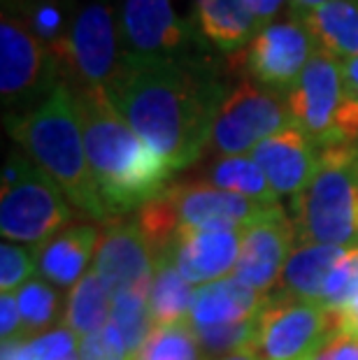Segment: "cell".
Segmentation results:
<instances>
[{
	"label": "cell",
	"mask_w": 358,
	"mask_h": 360,
	"mask_svg": "<svg viewBox=\"0 0 358 360\" xmlns=\"http://www.w3.org/2000/svg\"><path fill=\"white\" fill-rule=\"evenodd\" d=\"M40 263L37 247H24L17 242H3L0 247V290L17 293V290L33 279Z\"/></svg>",
	"instance_id": "1f68e13d"
},
{
	"label": "cell",
	"mask_w": 358,
	"mask_h": 360,
	"mask_svg": "<svg viewBox=\"0 0 358 360\" xmlns=\"http://www.w3.org/2000/svg\"><path fill=\"white\" fill-rule=\"evenodd\" d=\"M135 224H138L144 242H147L151 256H154V263L158 258L172 254L177 237L181 233V228H184L167 188L161 195H156L154 200L144 202L140 207Z\"/></svg>",
	"instance_id": "484cf974"
},
{
	"label": "cell",
	"mask_w": 358,
	"mask_h": 360,
	"mask_svg": "<svg viewBox=\"0 0 358 360\" xmlns=\"http://www.w3.org/2000/svg\"><path fill=\"white\" fill-rule=\"evenodd\" d=\"M98 231L91 224H75L63 228L51 240L37 247L40 251V263L37 272L54 286L72 288L84 274L91 256H96L98 247Z\"/></svg>",
	"instance_id": "d6986e66"
},
{
	"label": "cell",
	"mask_w": 358,
	"mask_h": 360,
	"mask_svg": "<svg viewBox=\"0 0 358 360\" xmlns=\"http://www.w3.org/2000/svg\"><path fill=\"white\" fill-rule=\"evenodd\" d=\"M79 360H128L126 342L117 326L108 323L103 330L79 340Z\"/></svg>",
	"instance_id": "836d02e7"
},
{
	"label": "cell",
	"mask_w": 358,
	"mask_h": 360,
	"mask_svg": "<svg viewBox=\"0 0 358 360\" xmlns=\"http://www.w3.org/2000/svg\"><path fill=\"white\" fill-rule=\"evenodd\" d=\"M17 302L21 311L24 335L33 337L44 328H49L58 316V295L56 290L42 279H30L17 290Z\"/></svg>",
	"instance_id": "4dcf8cb0"
},
{
	"label": "cell",
	"mask_w": 358,
	"mask_h": 360,
	"mask_svg": "<svg viewBox=\"0 0 358 360\" xmlns=\"http://www.w3.org/2000/svg\"><path fill=\"white\" fill-rule=\"evenodd\" d=\"M77 3L79 0H24L17 10L7 14L21 17L49 49H54L65 40Z\"/></svg>",
	"instance_id": "83f0119b"
},
{
	"label": "cell",
	"mask_w": 358,
	"mask_h": 360,
	"mask_svg": "<svg viewBox=\"0 0 358 360\" xmlns=\"http://www.w3.org/2000/svg\"><path fill=\"white\" fill-rule=\"evenodd\" d=\"M70 91L91 172L112 217L119 219L161 195L170 165L128 126L110 91L105 86Z\"/></svg>",
	"instance_id": "7a4b0ae2"
},
{
	"label": "cell",
	"mask_w": 358,
	"mask_h": 360,
	"mask_svg": "<svg viewBox=\"0 0 358 360\" xmlns=\"http://www.w3.org/2000/svg\"><path fill=\"white\" fill-rule=\"evenodd\" d=\"M242 247V228L203 226L181 228L172 258L179 274L188 283L205 286L210 281L231 277Z\"/></svg>",
	"instance_id": "2e32d148"
},
{
	"label": "cell",
	"mask_w": 358,
	"mask_h": 360,
	"mask_svg": "<svg viewBox=\"0 0 358 360\" xmlns=\"http://www.w3.org/2000/svg\"><path fill=\"white\" fill-rule=\"evenodd\" d=\"M268 300L270 295L258 293L256 288L247 286L242 279L231 274V277L210 281L193 290L186 323L191 328L242 323V321L261 316Z\"/></svg>",
	"instance_id": "ac0fdd59"
},
{
	"label": "cell",
	"mask_w": 358,
	"mask_h": 360,
	"mask_svg": "<svg viewBox=\"0 0 358 360\" xmlns=\"http://www.w3.org/2000/svg\"><path fill=\"white\" fill-rule=\"evenodd\" d=\"M196 28L212 47L238 51L258 33L247 0H193Z\"/></svg>",
	"instance_id": "44dd1931"
},
{
	"label": "cell",
	"mask_w": 358,
	"mask_h": 360,
	"mask_svg": "<svg viewBox=\"0 0 358 360\" xmlns=\"http://www.w3.org/2000/svg\"><path fill=\"white\" fill-rule=\"evenodd\" d=\"M345 98L347 94L340 60L317 49L300 79L284 96V103L291 124L298 126L321 149L331 144L335 117H338Z\"/></svg>",
	"instance_id": "7c38bea8"
},
{
	"label": "cell",
	"mask_w": 358,
	"mask_h": 360,
	"mask_svg": "<svg viewBox=\"0 0 358 360\" xmlns=\"http://www.w3.org/2000/svg\"><path fill=\"white\" fill-rule=\"evenodd\" d=\"M219 360H261V358H258L251 349H247V351H238V354L224 356V358H219Z\"/></svg>",
	"instance_id": "7bdbcfd3"
},
{
	"label": "cell",
	"mask_w": 358,
	"mask_h": 360,
	"mask_svg": "<svg viewBox=\"0 0 358 360\" xmlns=\"http://www.w3.org/2000/svg\"><path fill=\"white\" fill-rule=\"evenodd\" d=\"M184 228L203 226H233L247 228L270 214L279 212V205L249 200L245 195L212 186L210 181L177 184L167 188Z\"/></svg>",
	"instance_id": "9a60e30c"
},
{
	"label": "cell",
	"mask_w": 358,
	"mask_h": 360,
	"mask_svg": "<svg viewBox=\"0 0 358 360\" xmlns=\"http://www.w3.org/2000/svg\"><path fill=\"white\" fill-rule=\"evenodd\" d=\"M300 21L309 30L317 49L338 60L358 56V0H331L300 17Z\"/></svg>",
	"instance_id": "7402d4cb"
},
{
	"label": "cell",
	"mask_w": 358,
	"mask_h": 360,
	"mask_svg": "<svg viewBox=\"0 0 358 360\" xmlns=\"http://www.w3.org/2000/svg\"><path fill=\"white\" fill-rule=\"evenodd\" d=\"M356 151H358V142H356Z\"/></svg>",
	"instance_id": "7dc6e473"
},
{
	"label": "cell",
	"mask_w": 358,
	"mask_h": 360,
	"mask_svg": "<svg viewBox=\"0 0 358 360\" xmlns=\"http://www.w3.org/2000/svg\"><path fill=\"white\" fill-rule=\"evenodd\" d=\"M312 360H331V358H328V351H326V347H324L321 351H319V354H317L314 358H312Z\"/></svg>",
	"instance_id": "f6af8a7d"
},
{
	"label": "cell",
	"mask_w": 358,
	"mask_h": 360,
	"mask_svg": "<svg viewBox=\"0 0 358 360\" xmlns=\"http://www.w3.org/2000/svg\"><path fill=\"white\" fill-rule=\"evenodd\" d=\"M200 349L203 360H219L224 356L238 354V351H254L258 335V319L242 321V323H228L215 328H191Z\"/></svg>",
	"instance_id": "f1b7e54d"
},
{
	"label": "cell",
	"mask_w": 358,
	"mask_h": 360,
	"mask_svg": "<svg viewBox=\"0 0 358 360\" xmlns=\"http://www.w3.org/2000/svg\"><path fill=\"white\" fill-rule=\"evenodd\" d=\"M295 228L293 221L279 210L256 224L242 228L240 258L235 265V277L258 293L270 295L279 283L281 270L293 249Z\"/></svg>",
	"instance_id": "5bb4252c"
},
{
	"label": "cell",
	"mask_w": 358,
	"mask_h": 360,
	"mask_svg": "<svg viewBox=\"0 0 358 360\" xmlns=\"http://www.w3.org/2000/svg\"><path fill=\"white\" fill-rule=\"evenodd\" d=\"M51 53L65 86L110 89L124 65L119 21L110 0H79L65 40Z\"/></svg>",
	"instance_id": "8992f818"
},
{
	"label": "cell",
	"mask_w": 358,
	"mask_h": 360,
	"mask_svg": "<svg viewBox=\"0 0 358 360\" xmlns=\"http://www.w3.org/2000/svg\"><path fill=\"white\" fill-rule=\"evenodd\" d=\"M128 121L170 170H184L212 140L226 86L210 60L126 58L108 89Z\"/></svg>",
	"instance_id": "6da1fadb"
},
{
	"label": "cell",
	"mask_w": 358,
	"mask_h": 360,
	"mask_svg": "<svg viewBox=\"0 0 358 360\" xmlns=\"http://www.w3.org/2000/svg\"><path fill=\"white\" fill-rule=\"evenodd\" d=\"M317 44L300 19H281L263 26L242 49L228 58L233 72L258 86L286 96L300 79Z\"/></svg>",
	"instance_id": "ba28073f"
},
{
	"label": "cell",
	"mask_w": 358,
	"mask_h": 360,
	"mask_svg": "<svg viewBox=\"0 0 358 360\" xmlns=\"http://www.w3.org/2000/svg\"><path fill=\"white\" fill-rule=\"evenodd\" d=\"M331 360H358V337L349 333H335L326 344Z\"/></svg>",
	"instance_id": "8d00e7d4"
},
{
	"label": "cell",
	"mask_w": 358,
	"mask_h": 360,
	"mask_svg": "<svg viewBox=\"0 0 358 360\" xmlns=\"http://www.w3.org/2000/svg\"><path fill=\"white\" fill-rule=\"evenodd\" d=\"M340 68H342V82H345V94L358 101V56L340 60Z\"/></svg>",
	"instance_id": "60d3db41"
},
{
	"label": "cell",
	"mask_w": 358,
	"mask_h": 360,
	"mask_svg": "<svg viewBox=\"0 0 358 360\" xmlns=\"http://www.w3.org/2000/svg\"><path fill=\"white\" fill-rule=\"evenodd\" d=\"M335 335L331 309L309 300L270 297L258 316L254 354L261 360H312Z\"/></svg>",
	"instance_id": "30bf717a"
},
{
	"label": "cell",
	"mask_w": 358,
	"mask_h": 360,
	"mask_svg": "<svg viewBox=\"0 0 358 360\" xmlns=\"http://www.w3.org/2000/svg\"><path fill=\"white\" fill-rule=\"evenodd\" d=\"M356 144H331L319 149L314 179L298 198H293V228L298 242L356 247Z\"/></svg>",
	"instance_id": "277c9868"
},
{
	"label": "cell",
	"mask_w": 358,
	"mask_h": 360,
	"mask_svg": "<svg viewBox=\"0 0 358 360\" xmlns=\"http://www.w3.org/2000/svg\"><path fill=\"white\" fill-rule=\"evenodd\" d=\"M110 323L117 326V330L124 337L128 360H135L154 328L149 309V288H131L112 295Z\"/></svg>",
	"instance_id": "4316f807"
},
{
	"label": "cell",
	"mask_w": 358,
	"mask_h": 360,
	"mask_svg": "<svg viewBox=\"0 0 358 360\" xmlns=\"http://www.w3.org/2000/svg\"><path fill=\"white\" fill-rule=\"evenodd\" d=\"M291 3V12H293V17H305V14H309V12H314L319 10L321 5L326 3H331V0H288Z\"/></svg>",
	"instance_id": "b9f144b4"
},
{
	"label": "cell",
	"mask_w": 358,
	"mask_h": 360,
	"mask_svg": "<svg viewBox=\"0 0 358 360\" xmlns=\"http://www.w3.org/2000/svg\"><path fill=\"white\" fill-rule=\"evenodd\" d=\"M358 293V244L345 249V254L333 267L324 283L321 302L326 309H342Z\"/></svg>",
	"instance_id": "d6a6232c"
},
{
	"label": "cell",
	"mask_w": 358,
	"mask_h": 360,
	"mask_svg": "<svg viewBox=\"0 0 358 360\" xmlns=\"http://www.w3.org/2000/svg\"><path fill=\"white\" fill-rule=\"evenodd\" d=\"M105 226L108 228L96 247L94 270L110 295L131 288H149L154 279V256L138 224L128 219H114Z\"/></svg>",
	"instance_id": "4fadbf2b"
},
{
	"label": "cell",
	"mask_w": 358,
	"mask_h": 360,
	"mask_svg": "<svg viewBox=\"0 0 358 360\" xmlns=\"http://www.w3.org/2000/svg\"><path fill=\"white\" fill-rule=\"evenodd\" d=\"M249 156L263 170L277 198H298L319 170V147L293 124L263 140Z\"/></svg>",
	"instance_id": "e0dca14e"
},
{
	"label": "cell",
	"mask_w": 358,
	"mask_h": 360,
	"mask_svg": "<svg viewBox=\"0 0 358 360\" xmlns=\"http://www.w3.org/2000/svg\"><path fill=\"white\" fill-rule=\"evenodd\" d=\"M191 297V283L179 274L172 254L158 258L154 263V279L149 286V309L154 326L186 323Z\"/></svg>",
	"instance_id": "cb8c5ba5"
},
{
	"label": "cell",
	"mask_w": 358,
	"mask_h": 360,
	"mask_svg": "<svg viewBox=\"0 0 358 360\" xmlns=\"http://www.w3.org/2000/svg\"><path fill=\"white\" fill-rule=\"evenodd\" d=\"M33 351L37 360H63L77 354V335L70 328H56L33 340Z\"/></svg>",
	"instance_id": "e575fe53"
},
{
	"label": "cell",
	"mask_w": 358,
	"mask_h": 360,
	"mask_svg": "<svg viewBox=\"0 0 358 360\" xmlns=\"http://www.w3.org/2000/svg\"><path fill=\"white\" fill-rule=\"evenodd\" d=\"M110 314H112V295L105 288L101 277H98V272L91 267L70 288V293H68L63 323L79 340H84V337L103 330L110 323Z\"/></svg>",
	"instance_id": "603a6c76"
},
{
	"label": "cell",
	"mask_w": 358,
	"mask_h": 360,
	"mask_svg": "<svg viewBox=\"0 0 358 360\" xmlns=\"http://www.w3.org/2000/svg\"><path fill=\"white\" fill-rule=\"evenodd\" d=\"M335 333H349L358 337V293L349 304L342 309H331Z\"/></svg>",
	"instance_id": "74e56055"
},
{
	"label": "cell",
	"mask_w": 358,
	"mask_h": 360,
	"mask_svg": "<svg viewBox=\"0 0 358 360\" xmlns=\"http://www.w3.org/2000/svg\"><path fill=\"white\" fill-rule=\"evenodd\" d=\"M0 360H37L33 351V340H14L3 342Z\"/></svg>",
	"instance_id": "ab89813d"
},
{
	"label": "cell",
	"mask_w": 358,
	"mask_h": 360,
	"mask_svg": "<svg viewBox=\"0 0 358 360\" xmlns=\"http://www.w3.org/2000/svg\"><path fill=\"white\" fill-rule=\"evenodd\" d=\"M284 3L286 0H247L249 10H251V14H254V19L258 24V30H261L263 26L272 24V19L279 14Z\"/></svg>",
	"instance_id": "f35d334b"
},
{
	"label": "cell",
	"mask_w": 358,
	"mask_h": 360,
	"mask_svg": "<svg viewBox=\"0 0 358 360\" xmlns=\"http://www.w3.org/2000/svg\"><path fill=\"white\" fill-rule=\"evenodd\" d=\"M60 70L51 49L17 14L0 21V98L5 119L24 117L54 94Z\"/></svg>",
	"instance_id": "52a82bcc"
},
{
	"label": "cell",
	"mask_w": 358,
	"mask_h": 360,
	"mask_svg": "<svg viewBox=\"0 0 358 360\" xmlns=\"http://www.w3.org/2000/svg\"><path fill=\"white\" fill-rule=\"evenodd\" d=\"M24 0H3V12H14Z\"/></svg>",
	"instance_id": "ee69618b"
},
{
	"label": "cell",
	"mask_w": 358,
	"mask_h": 360,
	"mask_svg": "<svg viewBox=\"0 0 358 360\" xmlns=\"http://www.w3.org/2000/svg\"><path fill=\"white\" fill-rule=\"evenodd\" d=\"M0 337H3V342L28 340L24 335V323H21L17 293L0 295Z\"/></svg>",
	"instance_id": "d590c367"
},
{
	"label": "cell",
	"mask_w": 358,
	"mask_h": 360,
	"mask_svg": "<svg viewBox=\"0 0 358 360\" xmlns=\"http://www.w3.org/2000/svg\"><path fill=\"white\" fill-rule=\"evenodd\" d=\"M281 98V94L249 79L228 89L212 128V147L221 156H247L270 135L291 126Z\"/></svg>",
	"instance_id": "9c48e42d"
},
{
	"label": "cell",
	"mask_w": 358,
	"mask_h": 360,
	"mask_svg": "<svg viewBox=\"0 0 358 360\" xmlns=\"http://www.w3.org/2000/svg\"><path fill=\"white\" fill-rule=\"evenodd\" d=\"M72 207L58 184L26 154L7 158L0 188V233L5 240L40 247L72 224Z\"/></svg>",
	"instance_id": "5b68a950"
},
{
	"label": "cell",
	"mask_w": 358,
	"mask_h": 360,
	"mask_svg": "<svg viewBox=\"0 0 358 360\" xmlns=\"http://www.w3.org/2000/svg\"><path fill=\"white\" fill-rule=\"evenodd\" d=\"M135 360H203L188 323L154 326Z\"/></svg>",
	"instance_id": "f546056e"
},
{
	"label": "cell",
	"mask_w": 358,
	"mask_h": 360,
	"mask_svg": "<svg viewBox=\"0 0 358 360\" xmlns=\"http://www.w3.org/2000/svg\"><path fill=\"white\" fill-rule=\"evenodd\" d=\"M117 21L126 58H188L200 47L203 35L172 0H119Z\"/></svg>",
	"instance_id": "8fae6325"
},
{
	"label": "cell",
	"mask_w": 358,
	"mask_h": 360,
	"mask_svg": "<svg viewBox=\"0 0 358 360\" xmlns=\"http://www.w3.org/2000/svg\"><path fill=\"white\" fill-rule=\"evenodd\" d=\"M5 126L24 154L58 184L82 214L103 224L114 221L91 172L70 86L58 84L37 110L5 119Z\"/></svg>",
	"instance_id": "3957f363"
},
{
	"label": "cell",
	"mask_w": 358,
	"mask_h": 360,
	"mask_svg": "<svg viewBox=\"0 0 358 360\" xmlns=\"http://www.w3.org/2000/svg\"><path fill=\"white\" fill-rule=\"evenodd\" d=\"M207 181L212 186L245 195L249 200L279 205L277 193L272 191L270 181L265 179L263 170L251 156H221L212 163Z\"/></svg>",
	"instance_id": "d4e9b609"
},
{
	"label": "cell",
	"mask_w": 358,
	"mask_h": 360,
	"mask_svg": "<svg viewBox=\"0 0 358 360\" xmlns=\"http://www.w3.org/2000/svg\"><path fill=\"white\" fill-rule=\"evenodd\" d=\"M345 254V247L319 242H298L288 254L284 270L277 283L279 295L295 300L319 302L324 293V283L338 260ZM321 304V302H319Z\"/></svg>",
	"instance_id": "ffe728a7"
},
{
	"label": "cell",
	"mask_w": 358,
	"mask_h": 360,
	"mask_svg": "<svg viewBox=\"0 0 358 360\" xmlns=\"http://www.w3.org/2000/svg\"><path fill=\"white\" fill-rule=\"evenodd\" d=\"M63 360H79V356L75 354V356H70V358H63Z\"/></svg>",
	"instance_id": "bcb514c9"
}]
</instances>
